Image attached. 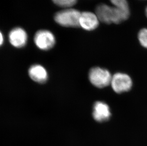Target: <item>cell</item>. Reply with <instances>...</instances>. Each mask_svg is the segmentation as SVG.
<instances>
[{
  "label": "cell",
  "mask_w": 147,
  "mask_h": 146,
  "mask_svg": "<svg viewBox=\"0 0 147 146\" xmlns=\"http://www.w3.org/2000/svg\"><path fill=\"white\" fill-rule=\"evenodd\" d=\"M95 14L99 21L106 24L120 23L128 17L114 7L101 3L97 6Z\"/></svg>",
  "instance_id": "obj_1"
},
{
  "label": "cell",
  "mask_w": 147,
  "mask_h": 146,
  "mask_svg": "<svg viewBox=\"0 0 147 146\" xmlns=\"http://www.w3.org/2000/svg\"><path fill=\"white\" fill-rule=\"evenodd\" d=\"M81 13L74 9H66L56 13L54 20L57 23L66 27H80Z\"/></svg>",
  "instance_id": "obj_2"
},
{
  "label": "cell",
  "mask_w": 147,
  "mask_h": 146,
  "mask_svg": "<svg viewBox=\"0 0 147 146\" xmlns=\"http://www.w3.org/2000/svg\"><path fill=\"white\" fill-rule=\"evenodd\" d=\"M112 75L107 69L95 67L90 69L89 79L90 83L95 87L102 88L111 84Z\"/></svg>",
  "instance_id": "obj_3"
},
{
  "label": "cell",
  "mask_w": 147,
  "mask_h": 146,
  "mask_svg": "<svg viewBox=\"0 0 147 146\" xmlns=\"http://www.w3.org/2000/svg\"><path fill=\"white\" fill-rule=\"evenodd\" d=\"M110 85L115 92L120 94L128 92L131 89L132 86V80L126 74L115 73L112 76Z\"/></svg>",
  "instance_id": "obj_4"
},
{
  "label": "cell",
  "mask_w": 147,
  "mask_h": 146,
  "mask_svg": "<svg viewBox=\"0 0 147 146\" xmlns=\"http://www.w3.org/2000/svg\"><path fill=\"white\" fill-rule=\"evenodd\" d=\"M34 43L40 50H48L55 44V38L51 32L47 30L38 31L35 35Z\"/></svg>",
  "instance_id": "obj_5"
},
{
  "label": "cell",
  "mask_w": 147,
  "mask_h": 146,
  "mask_svg": "<svg viewBox=\"0 0 147 146\" xmlns=\"http://www.w3.org/2000/svg\"><path fill=\"white\" fill-rule=\"evenodd\" d=\"M92 115L94 119L98 122L106 121L111 116L110 107L105 102L97 101L93 106Z\"/></svg>",
  "instance_id": "obj_6"
},
{
  "label": "cell",
  "mask_w": 147,
  "mask_h": 146,
  "mask_svg": "<svg viewBox=\"0 0 147 146\" xmlns=\"http://www.w3.org/2000/svg\"><path fill=\"white\" fill-rule=\"evenodd\" d=\"M99 19L95 13L90 11L81 13L80 26L88 31L94 30L99 25Z\"/></svg>",
  "instance_id": "obj_7"
},
{
  "label": "cell",
  "mask_w": 147,
  "mask_h": 146,
  "mask_svg": "<svg viewBox=\"0 0 147 146\" xmlns=\"http://www.w3.org/2000/svg\"><path fill=\"white\" fill-rule=\"evenodd\" d=\"M10 43L13 47L20 48L26 45L27 34L25 30L21 28H16L10 31L9 35Z\"/></svg>",
  "instance_id": "obj_8"
},
{
  "label": "cell",
  "mask_w": 147,
  "mask_h": 146,
  "mask_svg": "<svg viewBox=\"0 0 147 146\" xmlns=\"http://www.w3.org/2000/svg\"><path fill=\"white\" fill-rule=\"evenodd\" d=\"M28 73L30 78L37 83H45L47 80V72L41 65H34L31 66L29 69Z\"/></svg>",
  "instance_id": "obj_9"
},
{
  "label": "cell",
  "mask_w": 147,
  "mask_h": 146,
  "mask_svg": "<svg viewBox=\"0 0 147 146\" xmlns=\"http://www.w3.org/2000/svg\"><path fill=\"white\" fill-rule=\"evenodd\" d=\"M113 7L124 14L129 17L130 14L129 5L127 0H110Z\"/></svg>",
  "instance_id": "obj_10"
},
{
  "label": "cell",
  "mask_w": 147,
  "mask_h": 146,
  "mask_svg": "<svg viewBox=\"0 0 147 146\" xmlns=\"http://www.w3.org/2000/svg\"><path fill=\"white\" fill-rule=\"evenodd\" d=\"M138 40L141 45L147 48V29L143 28L140 29L138 33Z\"/></svg>",
  "instance_id": "obj_11"
},
{
  "label": "cell",
  "mask_w": 147,
  "mask_h": 146,
  "mask_svg": "<svg viewBox=\"0 0 147 146\" xmlns=\"http://www.w3.org/2000/svg\"><path fill=\"white\" fill-rule=\"evenodd\" d=\"M78 0H53L57 5L64 8H69L76 4Z\"/></svg>",
  "instance_id": "obj_12"
},
{
  "label": "cell",
  "mask_w": 147,
  "mask_h": 146,
  "mask_svg": "<svg viewBox=\"0 0 147 146\" xmlns=\"http://www.w3.org/2000/svg\"><path fill=\"white\" fill-rule=\"evenodd\" d=\"M3 40L4 39H3V34L1 33V32L0 31V47L3 45Z\"/></svg>",
  "instance_id": "obj_13"
},
{
  "label": "cell",
  "mask_w": 147,
  "mask_h": 146,
  "mask_svg": "<svg viewBox=\"0 0 147 146\" xmlns=\"http://www.w3.org/2000/svg\"><path fill=\"white\" fill-rule=\"evenodd\" d=\"M145 14H146V17H147V7H146V10H145Z\"/></svg>",
  "instance_id": "obj_14"
}]
</instances>
